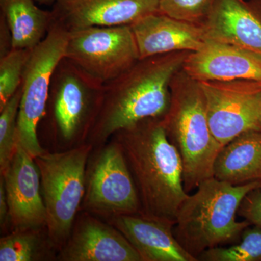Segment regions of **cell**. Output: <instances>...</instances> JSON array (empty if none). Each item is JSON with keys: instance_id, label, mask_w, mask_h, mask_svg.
I'll return each instance as SVG.
<instances>
[{"instance_id": "obj_1", "label": "cell", "mask_w": 261, "mask_h": 261, "mask_svg": "<svg viewBox=\"0 0 261 261\" xmlns=\"http://www.w3.org/2000/svg\"><path fill=\"white\" fill-rule=\"evenodd\" d=\"M162 118L142 120L111 138L123 149L138 191L142 214L174 226L189 193L184 186L181 155L168 140Z\"/></svg>"}, {"instance_id": "obj_2", "label": "cell", "mask_w": 261, "mask_h": 261, "mask_svg": "<svg viewBox=\"0 0 261 261\" xmlns=\"http://www.w3.org/2000/svg\"><path fill=\"white\" fill-rule=\"evenodd\" d=\"M191 51H179L139 60L104 83L100 107L87 137L94 148L118 130L149 118H162L171 99L170 84Z\"/></svg>"}, {"instance_id": "obj_3", "label": "cell", "mask_w": 261, "mask_h": 261, "mask_svg": "<svg viewBox=\"0 0 261 261\" xmlns=\"http://www.w3.org/2000/svg\"><path fill=\"white\" fill-rule=\"evenodd\" d=\"M260 187L258 182L232 185L214 177L201 182L178 211L173 233L178 243L198 260L205 250L238 242L251 225L237 220L239 207L247 194Z\"/></svg>"}, {"instance_id": "obj_4", "label": "cell", "mask_w": 261, "mask_h": 261, "mask_svg": "<svg viewBox=\"0 0 261 261\" xmlns=\"http://www.w3.org/2000/svg\"><path fill=\"white\" fill-rule=\"evenodd\" d=\"M170 92L163 123L168 140L181 155L184 186L189 193L204 180L214 177L215 161L223 146L211 132L199 82L181 68L171 80Z\"/></svg>"}, {"instance_id": "obj_5", "label": "cell", "mask_w": 261, "mask_h": 261, "mask_svg": "<svg viewBox=\"0 0 261 261\" xmlns=\"http://www.w3.org/2000/svg\"><path fill=\"white\" fill-rule=\"evenodd\" d=\"M104 82L63 57L51 75L43 120L49 135L68 149L87 142L100 107Z\"/></svg>"}, {"instance_id": "obj_6", "label": "cell", "mask_w": 261, "mask_h": 261, "mask_svg": "<svg viewBox=\"0 0 261 261\" xmlns=\"http://www.w3.org/2000/svg\"><path fill=\"white\" fill-rule=\"evenodd\" d=\"M94 147L85 143L35 158L47 211L48 236L59 251L66 243L85 194L86 168Z\"/></svg>"}, {"instance_id": "obj_7", "label": "cell", "mask_w": 261, "mask_h": 261, "mask_svg": "<svg viewBox=\"0 0 261 261\" xmlns=\"http://www.w3.org/2000/svg\"><path fill=\"white\" fill-rule=\"evenodd\" d=\"M69 32L53 22L47 37L33 49L22 80L17 121V142L35 159L45 152L38 138V127L47 108L51 75L65 56Z\"/></svg>"}, {"instance_id": "obj_8", "label": "cell", "mask_w": 261, "mask_h": 261, "mask_svg": "<svg viewBox=\"0 0 261 261\" xmlns=\"http://www.w3.org/2000/svg\"><path fill=\"white\" fill-rule=\"evenodd\" d=\"M82 208L108 218L142 214L138 191L123 149L112 138L89 155Z\"/></svg>"}, {"instance_id": "obj_9", "label": "cell", "mask_w": 261, "mask_h": 261, "mask_svg": "<svg viewBox=\"0 0 261 261\" xmlns=\"http://www.w3.org/2000/svg\"><path fill=\"white\" fill-rule=\"evenodd\" d=\"M64 57L104 83L140 59L129 25L91 27L69 32Z\"/></svg>"}, {"instance_id": "obj_10", "label": "cell", "mask_w": 261, "mask_h": 261, "mask_svg": "<svg viewBox=\"0 0 261 261\" xmlns=\"http://www.w3.org/2000/svg\"><path fill=\"white\" fill-rule=\"evenodd\" d=\"M207 118L216 140L224 146L245 132H261V83L248 80L199 82Z\"/></svg>"}, {"instance_id": "obj_11", "label": "cell", "mask_w": 261, "mask_h": 261, "mask_svg": "<svg viewBox=\"0 0 261 261\" xmlns=\"http://www.w3.org/2000/svg\"><path fill=\"white\" fill-rule=\"evenodd\" d=\"M56 260L142 261V258L119 230L84 211L77 216L70 237L58 251Z\"/></svg>"}, {"instance_id": "obj_12", "label": "cell", "mask_w": 261, "mask_h": 261, "mask_svg": "<svg viewBox=\"0 0 261 261\" xmlns=\"http://www.w3.org/2000/svg\"><path fill=\"white\" fill-rule=\"evenodd\" d=\"M160 0H56L54 21L68 32L91 27L132 25L159 12Z\"/></svg>"}, {"instance_id": "obj_13", "label": "cell", "mask_w": 261, "mask_h": 261, "mask_svg": "<svg viewBox=\"0 0 261 261\" xmlns=\"http://www.w3.org/2000/svg\"><path fill=\"white\" fill-rule=\"evenodd\" d=\"M1 176L13 228L45 227L47 211L34 158L18 145L9 167Z\"/></svg>"}, {"instance_id": "obj_14", "label": "cell", "mask_w": 261, "mask_h": 261, "mask_svg": "<svg viewBox=\"0 0 261 261\" xmlns=\"http://www.w3.org/2000/svg\"><path fill=\"white\" fill-rule=\"evenodd\" d=\"M182 69L197 82L248 80L261 83V54L206 39L199 50L188 55Z\"/></svg>"}, {"instance_id": "obj_15", "label": "cell", "mask_w": 261, "mask_h": 261, "mask_svg": "<svg viewBox=\"0 0 261 261\" xmlns=\"http://www.w3.org/2000/svg\"><path fill=\"white\" fill-rule=\"evenodd\" d=\"M201 27L206 39L261 54V0H214Z\"/></svg>"}, {"instance_id": "obj_16", "label": "cell", "mask_w": 261, "mask_h": 261, "mask_svg": "<svg viewBox=\"0 0 261 261\" xmlns=\"http://www.w3.org/2000/svg\"><path fill=\"white\" fill-rule=\"evenodd\" d=\"M130 25L140 59L173 51L199 50L205 44L201 25L157 12Z\"/></svg>"}, {"instance_id": "obj_17", "label": "cell", "mask_w": 261, "mask_h": 261, "mask_svg": "<svg viewBox=\"0 0 261 261\" xmlns=\"http://www.w3.org/2000/svg\"><path fill=\"white\" fill-rule=\"evenodd\" d=\"M140 254L142 261H197L178 243L173 225L142 214L108 218Z\"/></svg>"}, {"instance_id": "obj_18", "label": "cell", "mask_w": 261, "mask_h": 261, "mask_svg": "<svg viewBox=\"0 0 261 261\" xmlns=\"http://www.w3.org/2000/svg\"><path fill=\"white\" fill-rule=\"evenodd\" d=\"M214 177L232 185L261 184V132H245L224 146L215 161Z\"/></svg>"}, {"instance_id": "obj_19", "label": "cell", "mask_w": 261, "mask_h": 261, "mask_svg": "<svg viewBox=\"0 0 261 261\" xmlns=\"http://www.w3.org/2000/svg\"><path fill=\"white\" fill-rule=\"evenodd\" d=\"M34 0H0L1 16L8 23L13 49H34L47 37L53 22L51 11L38 8Z\"/></svg>"}, {"instance_id": "obj_20", "label": "cell", "mask_w": 261, "mask_h": 261, "mask_svg": "<svg viewBox=\"0 0 261 261\" xmlns=\"http://www.w3.org/2000/svg\"><path fill=\"white\" fill-rule=\"evenodd\" d=\"M47 227L13 228L0 239V261L56 260Z\"/></svg>"}, {"instance_id": "obj_21", "label": "cell", "mask_w": 261, "mask_h": 261, "mask_svg": "<svg viewBox=\"0 0 261 261\" xmlns=\"http://www.w3.org/2000/svg\"><path fill=\"white\" fill-rule=\"evenodd\" d=\"M198 260L261 261V228L253 225L247 226L236 244L205 250Z\"/></svg>"}, {"instance_id": "obj_22", "label": "cell", "mask_w": 261, "mask_h": 261, "mask_svg": "<svg viewBox=\"0 0 261 261\" xmlns=\"http://www.w3.org/2000/svg\"><path fill=\"white\" fill-rule=\"evenodd\" d=\"M22 84L3 108H0V171L4 174L14 157L17 142V121Z\"/></svg>"}, {"instance_id": "obj_23", "label": "cell", "mask_w": 261, "mask_h": 261, "mask_svg": "<svg viewBox=\"0 0 261 261\" xmlns=\"http://www.w3.org/2000/svg\"><path fill=\"white\" fill-rule=\"evenodd\" d=\"M33 49H12L0 57V108L20 87Z\"/></svg>"}, {"instance_id": "obj_24", "label": "cell", "mask_w": 261, "mask_h": 261, "mask_svg": "<svg viewBox=\"0 0 261 261\" xmlns=\"http://www.w3.org/2000/svg\"><path fill=\"white\" fill-rule=\"evenodd\" d=\"M214 3V0H160L159 12L201 25L208 16Z\"/></svg>"}, {"instance_id": "obj_25", "label": "cell", "mask_w": 261, "mask_h": 261, "mask_svg": "<svg viewBox=\"0 0 261 261\" xmlns=\"http://www.w3.org/2000/svg\"><path fill=\"white\" fill-rule=\"evenodd\" d=\"M238 214L250 224L261 228V187L245 195Z\"/></svg>"}, {"instance_id": "obj_26", "label": "cell", "mask_w": 261, "mask_h": 261, "mask_svg": "<svg viewBox=\"0 0 261 261\" xmlns=\"http://www.w3.org/2000/svg\"><path fill=\"white\" fill-rule=\"evenodd\" d=\"M11 225L10 221L9 207H8V200H7L6 191L4 180L3 178H0V226H1L2 232H7L8 228Z\"/></svg>"}, {"instance_id": "obj_27", "label": "cell", "mask_w": 261, "mask_h": 261, "mask_svg": "<svg viewBox=\"0 0 261 261\" xmlns=\"http://www.w3.org/2000/svg\"><path fill=\"white\" fill-rule=\"evenodd\" d=\"M12 47V36L9 27L3 17L0 18V57L9 53Z\"/></svg>"}, {"instance_id": "obj_28", "label": "cell", "mask_w": 261, "mask_h": 261, "mask_svg": "<svg viewBox=\"0 0 261 261\" xmlns=\"http://www.w3.org/2000/svg\"><path fill=\"white\" fill-rule=\"evenodd\" d=\"M34 1L38 2V3H41V4H54L56 0H34Z\"/></svg>"}]
</instances>
